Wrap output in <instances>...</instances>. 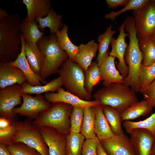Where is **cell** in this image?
<instances>
[{"instance_id":"obj_1","label":"cell","mask_w":155,"mask_h":155,"mask_svg":"<svg viewBox=\"0 0 155 155\" xmlns=\"http://www.w3.org/2000/svg\"><path fill=\"white\" fill-rule=\"evenodd\" d=\"M21 22L16 14L0 19V63L13 61L19 54Z\"/></svg>"},{"instance_id":"obj_2","label":"cell","mask_w":155,"mask_h":155,"mask_svg":"<svg viewBox=\"0 0 155 155\" xmlns=\"http://www.w3.org/2000/svg\"><path fill=\"white\" fill-rule=\"evenodd\" d=\"M125 29L129 34V42L125 56V63L128 65V73L123 84L130 86L135 92H140V73L144 55L139 46V40L134 24H128Z\"/></svg>"},{"instance_id":"obj_3","label":"cell","mask_w":155,"mask_h":155,"mask_svg":"<svg viewBox=\"0 0 155 155\" xmlns=\"http://www.w3.org/2000/svg\"><path fill=\"white\" fill-rule=\"evenodd\" d=\"M93 97L99 104L110 106L121 113L137 101L135 92L121 83L104 86L94 93Z\"/></svg>"},{"instance_id":"obj_4","label":"cell","mask_w":155,"mask_h":155,"mask_svg":"<svg viewBox=\"0 0 155 155\" xmlns=\"http://www.w3.org/2000/svg\"><path fill=\"white\" fill-rule=\"evenodd\" d=\"M73 108L72 106L63 102L53 103L32 121V123L38 128L49 127L66 135L70 133V117Z\"/></svg>"},{"instance_id":"obj_5","label":"cell","mask_w":155,"mask_h":155,"mask_svg":"<svg viewBox=\"0 0 155 155\" xmlns=\"http://www.w3.org/2000/svg\"><path fill=\"white\" fill-rule=\"evenodd\" d=\"M37 45L45 57L44 66L40 75L45 80L50 76L58 72L62 64L69 57L67 53L58 46L56 34L44 36Z\"/></svg>"},{"instance_id":"obj_6","label":"cell","mask_w":155,"mask_h":155,"mask_svg":"<svg viewBox=\"0 0 155 155\" xmlns=\"http://www.w3.org/2000/svg\"><path fill=\"white\" fill-rule=\"evenodd\" d=\"M58 73L67 91L83 100H91L92 94L84 87L85 71L79 64L68 58L62 64Z\"/></svg>"},{"instance_id":"obj_7","label":"cell","mask_w":155,"mask_h":155,"mask_svg":"<svg viewBox=\"0 0 155 155\" xmlns=\"http://www.w3.org/2000/svg\"><path fill=\"white\" fill-rule=\"evenodd\" d=\"M27 118L24 121H16L15 132L11 137L9 144L23 142L38 151L42 155H49L48 146L38 128Z\"/></svg>"},{"instance_id":"obj_8","label":"cell","mask_w":155,"mask_h":155,"mask_svg":"<svg viewBox=\"0 0 155 155\" xmlns=\"http://www.w3.org/2000/svg\"><path fill=\"white\" fill-rule=\"evenodd\" d=\"M132 16L139 40L151 36L155 30V2L149 0L144 6L133 11Z\"/></svg>"},{"instance_id":"obj_9","label":"cell","mask_w":155,"mask_h":155,"mask_svg":"<svg viewBox=\"0 0 155 155\" xmlns=\"http://www.w3.org/2000/svg\"><path fill=\"white\" fill-rule=\"evenodd\" d=\"M23 88L16 84L0 90V115L12 121H16V114L13 112L15 106L21 104Z\"/></svg>"},{"instance_id":"obj_10","label":"cell","mask_w":155,"mask_h":155,"mask_svg":"<svg viewBox=\"0 0 155 155\" xmlns=\"http://www.w3.org/2000/svg\"><path fill=\"white\" fill-rule=\"evenodd\" d=\"M23 102L19 107H15L13 113L25 116L31 119H36L42 112L48 109L51 106L44 96L41 94L33 96L28 94L22 95Z\"/></svg>"},{"instance_id":"obj_11","label":"cell","mask_w":155,"mask_h":155,"mask_svg":"<svg viewBox=\"0 0 155 155\" xmlns=\"http://www.w3.org/2000/svg\"><path fill=\"white\" fill-rule=\"evenodd\" d=\"M100 143L108 155H136L130 138L124 133L100 141Z\"/></svg>"},{"instance_id":"obj_12","label":"cell","mask_w":155,"mask_h":155,"mask_svg":"<svg viewBox=\"0 0 155 155\" xmlns=\"http://www.w3.org/2000/svg\"><path fill=\"white\" fill-rule=\"evenodd\" d=\"M125 26L124 21L119 28V33L117 38L116 39L112 38L110 43L111 50L109 53V55L117 58L118 59L117 68L124 79L128 73V67L126 64L124 57L128 46L125 42V38L129 35L128 33L125 32Z\"/></svg>"},{"instance_id":"obj_13","label":"cell","mask_w":155,"mask_h":155,"mask_svg":"<svg viewBox=\"0 0 155 155\" xmlns=\"http://www.w3.org/2000/svg\"><path fill=\"white\" fill-rule=\"evenodd\" d=\"M130 134L136 155H154L155 135L148 130L142 128L133 129Z\"/></svg>"},{"instance_id":"obj_14","label":"cell","mask_w":155,"mask_h":155,"mask_svg":"<svg viewBox=\"0 0 155 155\" xmlns=\"http://www.w3.org/2000/svg\"><path fill=\"white\" fill-rule=\"evenodd\" d=\"M49 148V155H66V135L52 128H38Z\"/></svg>"},{"instance_id":"obj_15","label":"cell","mask_w":155,"mask_h":155,"mask_svg":"<svg viewBox=\"0 0 155 155\" xmlns=\"http://www.w3.org/2000/svg\"><path fill=\"white\" fill-rule=\"evenodd\" d=\"M44 96L46 100L49 102H63L73 106L84 108L99 104L98 102L95 100L89 101L83 100L70 92L65 90L62 87L58 89L57 92H46L45 93Z\"/></svg>"},{"instance_id":"obj_16","label":"cell","mask_w":155,"mask_h":155,"mask_svg":"<svg viewBox=\"0 0 155 155\" xmlns=\"http://www.w3.org/2000/svg\"><path fill=\"white\" fill-rule=\"evenodd\" d=\"M21 46L20 51L16 59L10 62L11 65L19 68L25 75L27 82L33 86L42 85L47 83L40 76L36 74L31 68L25 55L24 46L25 40L23 35H21Z\"/></svg>"},{"instance_id":"obj_17","label":"cell","mask_w":155,"mask_h":155,"mask_svg":"<svg viewBox=\"0 0 155 155\" xmlns=\"http://www.w3.org/2000/svg\"><path fill=\"white\" fill-rule=\"evenodd\" d=\"M22 71L9 63H0V88L3 89L15 84L22 85L27 82Z\"/></svg>"},{"instance_id":"obj_18","label":"cell","mask_w":155,"mask_h":155,"mask_svg":"<svg viewBox=\"0 0 155 155\" xmlns=\"http://www.w3.org/2000/svg\"><path fill=\"white\" fill-rule=\"evenodd\" d=\"M115 59L109 55L98 66L104 86L112 83H124L123 77L115 67Z\"/></svg>"},{"instance_id":"obj_19","label":"cell","mask_w":155,"mask_h":155,"mask_svg":"<svg viewBox=\"0 0 155 155\" xmlns=\"http://www.w3.org/2000/svg\"><path fill=\"white\" fill-rule=\"evenodd\" d=\"M78 47V52L72 60L79 64L85 72L96 56L98 44L94 40H92L86 44H81Z\"/></svg>"},{"instance_id":"obj_20","label":"cell","mask_w":155,"mask_h":155,"mask_svg":"<svg viewBox=\"0 0 155 155\" xmlns=\"http://www.w3.org/2000/svg\"><path fill=\"white\" fill-rule=\"evenodd\" d=\"M21 3L26 7L27 14L25 19L27 21L45 17L52 8L49 0H23Z\"/></svg>"},{"instance_id":"obj_21","label":"cell","mask_w":155,"mask_h":155,"mask_svg":"<svg viewBox=\"0 0 155 155\" xmlns=\"http://www.w3.org/2000/svg\"><path fill=\"white\" fill-rule=\"evenodd\" d=\"M96 117L94 131L100 141L110 139L115 135L104 114L102 106L98 104L95 106Z\"/></svg>"},{"instance_id":"obj_22","label":"cell","mask_w":155,"mask_h":155,"mask_svg":"<svg viewBox=\"0 0 155 155\" xmlns=\"http://www.w3.org/2000/svg\"><path fill=\"white\" fill-rule=\"evenodd\" d=\"M20 30L25 41L33 46H37V43L44 34V32L40 30L38 24L35 20H23L21 22Z\"/></svg>"},{"instance_id":"obj_23","label":"cell","mask_w":155,"mask_h":155,"mask_svg":"<svg viewBox=\"0 0 155 155\" xmlns=\"http://www.w3.org/2000/svg\"><path fill=\"white\" fill-rule=\"evenodd\" d=\"M24 52L27 59L32 70L40 76L43 68L45 57L38 46H33L25 41Z\"/></svg>"},{"instance_id":"obj_24","label":"cell","mask_w":155,"mask_h":155,"mask_svg":"<svg viewBox=\"0 0 155 155\" xmlns=\"http://www.w3.org/2000/svg\"><path fill=\"white\" fill-rule=\"evenodd\" d=\"M62 18L61 15H58L51 8L45 17H38L35 20L41 30L47 27L49 28L51 34H56L64 25L62 20Z\"/></svg>"},{"instance_id":"obj_25","label":"cell","mask_w":155,"mask_h":155,"mask_svg":"<svg viewBox=\"0 0 155 155\" xmlns=\"http://www.w3.org/2000/svg\"><path fill=\"white\" fill-rule=\"evenodd\" d=\"M23 94H41L44 93L54 92L63 86L62 81L59 76L44 85L33 86L27 82L22 85Z\"/></svg>"},{"instance_id":"obj_26","label":"cell","mask_w":155,"mask_h":155,"mask_svg":"<svg viewBox=\"0 0 155 155\" xmlns=\"http://www.w3.org/2000/svg\"><path fill=\"white\" fill-rule=\"evenodd\" d=\"M95 106L84 108V114L80 133L86 139L96 137L94 131L96 117Z\"/></svg>"},{"instance_id":"obj_27","label":"cell","mask_w":155,"mask_h":155,"mask_svg":"<svg viewBox=\"0 0 155 155\" xmlns=\"http://www.w3.org/2000/svg\"><path fill=\"white\" fill-rule=\"evenodd\" d=\"M68 30V26L65 24L56 34L59 47L67 53L69 59L73 60L78 52L79 47L73 44L69 39Z\"/></svg>"},{"instance_id":"obj_28","label":"cell","mask_w":155,"mask_h":155,"mask_svg":"<svg viewBox=\"0 0 155 155\" xmlns=\"http://www.w3.org/2000/svg\"><path fill=\"white\" fill-rule=\"evenodd\" d=\"M112 26L110 25L103 33L98 37V53L96 62L99 66L105 58L109 55V46L111 42L113 36L116 31L112 30Z\"/></svg>"},{"instance_id":"obj_29","label":"cell","mask_w":155,"mask_h":155,"mask_svg":"<svg viewBox=\"0 0 155 155\" xmlns=\"http://www.w3.org/2000/svg\"><path fill=\"white\" fill-rule=\"evenodd\" d=\"M152 110L146 100L137 101L121 113L123 120L134 119L141 116H145L150 113Z\"/></svg>"},{"instance_id":"obj_30","label":"cell","mask_w":155,"mask_h":155,"mask_svg":"<svg viewBox=\"0 0 155 155\" xmlns=\"http://www.w3.org/2000/svg\"><path fill=\"white\" fill-rule=\"evenodd\" d=\"M104 115L115 135L124 133L121 127V113L110 106L102 105Z\"/></svg>"},{"instance_id":"obj_31","label":"cell","mask_w":155,"mask_h":155,"mask_svg":"<svg viewBox=\"0 0 155 155\" xmlns=\"http://www.w3.org/2000/svg\"><path fill=\"white\" fill-rule=\"evenodd\" d=\"M85 138L80 133H70L66 135V155H81Z\"/></svg>"},{"instance_id":"obj_32","label":"cell","mask_w":155,"mask_h":155,"mask_svg":"<svg viewBox=\"0 0 155 155\" xmlns=\"http://www.w3.org/2000/svg\"><path fill=\"white\" fill-rule=\"evenodd\" d=\"M139 46L144 55L142 64L149 66L155 63V42L151 36L139 40Z\"/></svg>"},{"instance_id":"obj_33","label":"cell","mask_w":155,"mask_h":155,"mask_svg":"<svg viewBox=\"0 0 155 155\" xmlns=\"http://www.w3.org/2000/svg\"><path fill=\"white\" fill-rule=\"evenodd\" d=\"M101 80L99 66L96 61L92 62L85 72L84 87L86 91L92 94L94 87Z\"/></svg>"},{"instance_id":"obj_34","label":"cell","mask_w":155,"mask_h":155,"mask_svg":"<svg viewBox=\"0 0 155 155\" xmlns=\"http://www.w3.org/2000/svg\"><path fill=\"white\" fill-rule=\"evenodd\" d=\"M123 126L127 132L130 134L132 130L138 128L146 129L155 135V112L149 117L137 122L124 121Z\"/></svg>"},{"instance_id":"obj_35","label":"cell","mask_w":155,"mask_h":155,"mask_svg":"<svg viewBox=\"0 0 155 155\" xmlns=\"http://www.w3.org/2000/svg\"><path fill=\"white\" fill-rule=\"evenodd\" d=\"M155 79V63L149 66L142 64L140 73V92Z\"/></svg>"},{"instance_id":"obj_36","label":"cell","mask_w":155,"mask_h":155,"mask_svg":"<svg viewBox=\"0 0 155 155\" xmlns=\"http://www.w3.org/2000/svg\"><path fill=\"white\" fill-rule=\"evenodd\" d=\"M84 109L83 107L73 106L70 117V133H80Z\"/></svg>"},{"instance_id":"obj_37","label":"cell","mask_w":155,"mask_h":155,"mask_svg":"<svg viewBox=\"0 0 155 155\" xmlns=\"http://www.w3.org/2000/svg\"><path fill=\"white\" fill-rule=\"evenodd\" d=\"M149 0H129V2L124 7L117 11H112L111 12L106 14L104 18L114 20L116 17L120 14L128 10L133 11L138 10L145 5Z\"/></svg>"},{"instance_id":"obj_38","label":"cell","mask_w":155,"mask_h":155,"mask_svg":"<svg viewBox=\"0 0 155 155\" xmlns=\"http://www.w3.org/2000/svg\"><path fill=\"white\" fill-rule=\"evenodd\" d=\"M6 146L12 155H42L36 150L23 142Z\"/></svg>"},{"instance_id":"obj_39","label":"cell","mask_w":155,"mask_h":155,"mask_svg":"<svg viewBox=\"0 0 155 155\" xmlns=\"http://www.w3.org/2000/svg\"><path fill=\"white\" fill-rule=\"evenodd\" d=\"M100 142L97 137L86 139L83 145L81 155H97V148Z\"/></svg>"},{"instance_id":"obj_40","label":"cell","mask_w":155,"mask_h":155,"mask_svg":"<svg viewBox=\"0 0 155 155\" xmlns=\"http://www.w3.org/2000/svg\"><path fill=\"white\" fill-rule=\"evenodd\" d=\"M144 100L152 109L155 107V79L146 88L141 91Z\"/></svg>"},{"instance_id":"obj_41","label":"cell","mask_w":155,"mask_h":155,"mask_svg":"<svg viewBox=\"0 0 155 155\" xmlns=\"http://www.w3.org/2000/svg\"><path fill=\"white\" fill-rule=\"evenodd\" d=\"M15 121L9 127L3 129H0V143L6 145L9 144L10 139L16 131L15 126Z\"/></svg>"},{"instance_id":"obj_42","label":"cell","mask_w":155,"mask_h":155,"mask_svg":"<svg viewBox=\"0 0 155 155\" xmlns=\"http://www.w3.org/2000/svg\"><path fill=\"white\" fill-rule=\"evenodd\" d=\"M108 8H115L120 6H125L128 3L129 0H106Z\"/></svg>"},{"instance_id":"obj_43","label":"cell","mask_w":155,"mask_h":155,"mask_svg":"<svg viewBox=\"0 0 155 155\" xmlns=\"http://www.w3.org/2000/svg\"><path fill=\"white\" fill-rule=\"evenodd\" d=\"M15 121H12L7 118L0 117V129H3L9 127Z\"/></svg>"},{"instance_id":"obj_44","label":"cell","mask_w":155,"mask_h":155,"mask_svg":"<svg viewBox=\"0 0 155 155\" xmlns=\"http://www.w3.org/2000/svg\"><path fill=\"white\" fill-rule=\"evenodd\" d=\"M0 155H12L5 145L0 143Z\"/></svg>"},{"instance_id":"obj_45","label":"cell","mask_w":155,"mask_h":155,"mask_svg":"<svg viewBox=\"0 0 155 155\" xmlns=\"http://www.w3.org/2000/svg\"><path fill=\"white\" fill-rule=\"evenodd\" d=\"M97 155H108L105 151L100 143L97 148Z\"/></svg>"},{"instance_id":"obj_46","label":"cell","mask_w":155,"mask_h":155,"mask_svg":"<svg viewBox=\"0 0 155 155\" xmlns=\"http://www.w3.org/2000/svg\"><path fill=\"white\" fill-rule=\"evenodd\" d=\"M9 14L5 10H3L2 8H0V19L4 18Z\"/></svg>"},{"instance_id":"obj_47","label":"cell","mask_w":155,"mask_h":155,"mask_svg":"<svg viewBox=\"0 0 155 155\" xmlns=\"http://www.w3.org/2000/svg\"><path fill=\"white\" fill-rule=\"evenodd\" d=\"M151 37L155 42V30L151 36Z\"/></svg>"},{"instance_id":"obj_48","label":"cell","mask_w":155,"mask_h":155,"mask_svg":"<svg viewBox=\"0 0 155 155\" xmlns=\"http://www.w3.org/2000/svg\"><path fill=\"white\" fill-rule=\"evenodd\" d=\"M153 153L154 155H155V143L153 148Z\"/></svg>"},{"instance_id":"obj_49","label":"cell","mask_w":155,"mask_h":155,"mask_svg":"<svg viewBox=\"0 0 155 155\" xmlns=\"http://www.w3.org/2000/svg\"><path fill=\"white\" fill-rule=\"evenodd\" d=\"M154 0V1L155 2V0Z\"/></svg>"}]
</instances>
